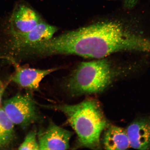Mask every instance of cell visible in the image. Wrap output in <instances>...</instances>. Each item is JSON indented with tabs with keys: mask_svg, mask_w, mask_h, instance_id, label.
<instances>
[{
	"mask_svg": "<svg viewBox=\"0 0 150 150\" xmlns=\"http://www.w3.org/2000/svg\"><path fill=\"white\" fill-rule=\"evenodd\" d=\"M38 105L64 114L77 135L78 147L94 149L100 147L101 134L108 124L100 106L95 99H87L74 105Z\"/></svg>",
	"mask_w": 150,
	"mask_h": 150,
	"instance_id": "2",
	"label": "cell"
},
{
	"mask_svg": "<svg viewBox=\"0 0 150 150\" xmlns=\"http://www.w3.org/2000/svg\"><path fill=\"white\" fill-rule=\"evenodd\" d=\"M38 104L29 94H18L4 101L3 109L14 125L25 128L42 117Z\"/></svg>",
	"mask_w": 150,
	"mask_h": 150,
	"instance_id": "4",
	"label": "cell"
},
{
	"mask_svg": "<svg viewBox=\"0 0 150 150\" xmlns=\"http://www.w3.org/2000/svg\"><path fill=\"white\" fill-rule=\"evenodd\" d=\"M73 133L50 122L47 128L37 133L39 150H67Z\"/></svg>",
	"mask_w": 150,
	"mask_h": 150,
	"instance_id": "7",
	"label": "cell"
},
{
	"mask_svg": "<svg viewBox=\"0 0 150 150\" xmlns=\"http://www.w3.org/2000/svg\"><path fill=\"white\" fill-rule=\"evenodd\" d=\"M103 144L108 150H125L131 147L126 129L112 125L105 129Z\"/></svg>",
	"mask_w": 150,
	"mask_h": 150,
	"instance_id": "10",
	"label": "cell"
},
{
	"mask_svg": "<svg viewBox=\"0 0 150 150\" xmlns=\"http://www.w3.org/2000/svg\"><path fill=\"white\" fill-rule=\"evenodd\" d=\"M114 75L111 64L104 58L82 62L67 78L65 88L73 96L99 93L111 83Z\"/></svg>",
	"mask_w": 150,
	"mask_h": 150,
	"instance_id": "3",
	"label": "cell"
},
{
	"mask_svg": "<svg viewBox=\"0 0 150 150\" xmlns=\"http://www.w3.org/2000/svg\"><path fill=\"white\" fill-rule=\"evenodd\" d=\"M6 86H3L1 88H0V104H1L2 97L4 93Z\"/></svg>",
	"mask_w": 150,
	"mask_h": 150,
	"instance_id": "13",
	"label": "cell"
},
{
	"mask_svg": "<svg viewBox=\"0 0 150 150\" xmlns=\"http://www.w3.org/2000/svg\"><path fill=\"white\" fill-rule=\"evenodd\" d=\"M3 87V85L2 83H1V81H0V88H1V87Z\"/></svg>",
	"mask_w": 150,
	"mask_h": 150,
	"instance_id": "14",
	"label": "cell"
},
{
	"mask_svg": "<svg viewBox=\"0 0 150 150\" xmlns=\"http://www.w3.org/2000/svg\"><path fill=\"white\" fill-rule=\"evenodd\" d=\"M19 150H39L37 131H30L26 136L25 139L18 147Z\"/></svg>",
	"mask_w": 150,
	"mask_h": 150,
	"instance_id": "12",
	"label": "cell"
},
{
	"mask_svg": "<svg viewBox=\"0 0 150 150\" xmlns=\"http://www.w3.org/2000/svg\"><path fill=\"white\" fill-rule=\"evenodd\" d=\"M57 30L55 26L42 21L31 31L11 36L7 44L9 53L11 56L17 57L27 47L52 38Z\"/></svg>",
	"mask_w": 150,
	"mask_h": 150,
	"instance_id": "5",
	"label": "cell"
},
{
	"mask_svg": "<svg viewBox=\"0 0 150 150\" xmlns=\"http://www.w3.org/2000/svg\"><path fill=\"white\" fill-rule=\"evenodd\" d=\"M131 147L139 150L150 149V118L137 120L126 129Z\"/></svg>",
	"mask_w": 150,
	"mask_h": 150,
	"instance_id": "8",
	"label": "cell"
},
{
	"mask_svg": "<svg viewBox=\"0 0 150 150\" xmlns=\"http://www.w3.org/2000/svg\"><path fill=\"white\" fill-rule=\"evenodd\" d=\"M62 42L66 53L86 58L103 59L122 52L150 54V39L113 21L99 22L67 31Z\"/></svg>",
	"mask_w": 150,
	"mask_h": 150,
	"instance_id": "1",
	"label": "cell"
},
{
	"mask_svg": "<svg viewBox=\"0 0 150 150\" xmlns=\"http://www.w3.org/2000/svg\"><path fill=\"white\" fill-rule=\"evenodd\" d=\"M14 125L3 109L0 108V149L8 147L13 140Z\"/></svg>",
	"mask_w": 150,
	"mask_h": 150,
	"instance_id": "11",
	"label": "cell"
},
{
	"mask_svg": "<svg viewBox=\"0 0 150 150\" xmlns=\"http://www.w3.org/2000/svg\"><path fill=\"white\" fill-rule=\"evenodd\" d=\"M58 69V68H52L42 70L19 67L12 80L22 87L37 91L39 89L43 79Z\"/></svg>",
	"mask_w": 150,
	"mask_h": 150,
	"instance_id": "9",
	"label": "cell"
},
{
	"mask_svg": "<svg viewBox=\"0 0 150 150\" xmlns=\"http://www.w3.org/2000/svg\"><path fill=\"white\" fill-rule=\"evenodd\" d=\"M42 21L36 11L22 2L16 6L9 19V32L11 36L27 33Z\"/></svg>",
	"mask_w": 150,
	"mask_h": 150,
	"instance_id": "6",
	"label": "cell"
}]
</instances>
